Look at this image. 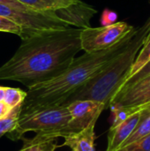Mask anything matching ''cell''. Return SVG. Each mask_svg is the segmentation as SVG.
I'll return each mask as SVG.
<instances>
[{"label":"cell","mask_w":150,"mask_h":151,"mask_svg":"<svg viewBox=\"0 0 150 151\" xmlns=\"http://www.w3.org/2000/svg\"><path fill=\"white\" fill-rule=\"evenodd\" d=\"M112 106L129 108L134 111L150 106V74L120 89L111 101L109 108Z\"/></svg>","instance_id":"ba28073f"},{"label":"cell","mask_w":150,"mask_h":151,"mask_svg":"<svg viewBox=\"0 0 150 151\" xmlns=\"http://www.w3.org/2000/svg\"><path fill=\"white\" fill-rule=\"evenodd\" d=\"M150 61V33L149 34L147 39L145 40L144 44L141 48L139 53L137 54V57L133 64V66L131 68L130 75L128 78L133 76L136 74L140 70H141ZM127 78V79H128Z\"/></svg>","instance_id":"4fadbf2b"},{"label":"cell","mask_w":150,"mask_h":151,"mask_svg":"<svg viewBox=\"0 0 150 151\" xmlns=\"http://www.w3.org/2000/svg\"><path fill=\"white\" fill-rule=\"evenodd\" d=\"M20 107L14 108L8 117L0 119V136L10 134L15 129L19 117Z\"/></svg>","instance_id":"2e32d148"},{"label":"cell","mask_w":150,"mask_h":151,"mask_svg":"<svg viewBox=\"0 0 150 151\" xmlns=\"http://www.w3.org/2000/svg\"><path fill=\"white\" fill-rule=\"evenodd\" d=\"M23 5L35 11H56L61 8L57 0H17Z\"/></svg>","instance_id":"9a60e30c"},{"label":"cell","mask_w":150,"mask_h":151,"mask_svg":"<svg viewBox=\"0 0 150 151\" xmlns=\"http://www.w3.org/2000/svg\"><path fill=\"white\" fill-rule=\"evenodd\" d=\"M34 138L37 142L35 151H55L57 148V144L54 142L55 140L50 137L37 134Z\"/></svg>","instance_id":"ac0fdd59"},{"label":"cell","mask_w":150,"mask_h":151,"mask_svg":"<svg viewBox=\"0 0 150 151\" xmlns=\"http://www.w3.org/2000/svg\"><path fill=\"white\" fill-rule=\"evenodd\" d=\"M0 15L4 16L18 24L22 33L21 40L37 34L71 27L55 14L54 11H35L32 9H16L0 4Z\"/></svg>","instance_id":"5b68a950"},{"label":"cell","mask_w":150,"mask_h":151,"mask_svg":"<svg viewBox=\"0 0 150 151\" xmlns=\"http://www.w3.org/2000/svg\"><path fill=\"white\" fill-rule=\"evenodd\" d=\"M81 29L45 31L23 39L13 56L0 66V81L29 88L62 73L81 50Z\"/></svg>","instance_id":"6da1fadb"},{"label":"cell","mask_w":150,"mask_h":151,"mask_svg":"<svg viewBox=\"0 0 150 151\" xmlns=\"http://www.w3.org/2000/svg\"><path fill=\"white\" fill-rule=\"evenodd\" d=\"M36 144H37V142H36L35 138H34L32 140H27L20 151H35Z\"/></svg>","instance_id":"cb8c5ba5"},{"label":"cell","mask_w":150,"mask_h":151,"mask_svg":"<svg viewBox=\"0 0 150 151\" xmlns=\"http://www.w3.org/2000/svg\"><path fill=\"white\" fill-rule=\"evenodd\" d=\"M116 151H150V134Z\"/></svg>","instance_id":"e0dca14e"},{"label":"cell","mask_w":150,"mask_h":151,"mask_svg":"<svg viewBox=\"0 0 150 151\" xmlns=\"http://www.w3.org/2000/svg\"><path fill=\"white\" fill-rule=\"evenodd\" d=\"M95 124H91L78 133L65 136L63 146L69 147L72 151H95Z\"/></svg>","instance_id":"8fae6325"},{"label":"cell","mask_w":150,"mask_h":151,"mask_svg":"<svg viewBox=\"0 0 150 151\" xmlns=\"http://www.w3.org/2000/svg\"><path fill=\"white\" fill-rule=\"evenodd\" d=\"M149 107V106L137 110L125 121L115 127L110 128L108 134V146L106 151H116L122 146V144L134 131Z\"/></svg>","instance_id":"30bf717a"},{"label":"cell","mask_w":150,"mask_h":151,"mask_svg":"<svg viewBox=\"0 0 150 151\" xmlns=\"http://www.w3.org/2000/svg\"><path fill=\"white\" fill-rule=\"evenodd\" d=\"M66 106L71 115L66 127L68 135L78 133L91 124H96L101 113L105 110L104 104L88 100L75 101Z\"/></svg>","instance_id":"52a82bcc"},{"label":"cell","mask_w":150,"mask_h":151,"mask_svg":"<svg viewBox=\"0 0 150 151\" xmlns=\"http://www.w3.org/2000/svg\"><path fill=\"white\" fill-rule=\"evenodd\" d=\"M149 33L150 18L141 27L136 29L125 49L71 95L63 105L75 101L88 100L104 104L105 109L109 108L111 101L129 77L137 54Z\"/></svg>","instance_id":"3957f363"},{"label":"cell","mask_w":150,"mask_h":151,"mask_svg":"<svg viewBox=\"0 0 150 151\" xmlns=\"http://www.w3.org/2000/svg\"><path fill=\"white\" fill-rule=\"evenodd\" d=\"M135 28L125 21H118L109 26L100 27H88L81 29L80 39L81 50L85 52H94L109 49Z\"/></svg>","instance_id":"8992f818"},{"label":"cell","mask_w":150,"mask_h":151,"mask_svg":"<svg viewBox=\"0 0 150 151\" xmlns=\"http://www.w3.org/2000/svg\"><path fill=\"white\" fill-rule=\"evenodd\" d=\"M149 74H150V61L141 69V70H140L136 74H134L133 76H132V77H130V78H128L125 82H124V84L122 85V87L119 88V90L120 89H122V88H127V87H129V86H131L132 84H133V83H135V82H137V81H139L140 80H141V79H143L144 77H146V76H148ZM118 90V91H119Z\"/></svg>","instance_id":"ffe728a7"},{"label":"cell","mask_w":150,"mask_h":151,"mask_svg":"<svg viewBox=\"0 0 150 151\" xmlns=\"http://www.w3.org/2000/svg\"><path fill=\"white\" fill-rule=\"evenodd\" d=\"M118 19V14L109 9H105L103 12L102 17H101V23L103 26H109L111 24L116 23Z\"/></svg>","instance_id":"44dd1931"},{"label":"cell","mask_w":150,"mask_h":151,"mask_svg":"<svg viewBox=\"0 0 150 151\" xmlns=\"http://www.w3.org/2000/svg\"><path fill=\"white\" fill-rule=\"evenodd\" d=\"M71 115L66 105L38 109L25 113H19L15 129L8 134L11 140L20 139L28 132H35L54 140L68 135L67 126Z\"/></svg>","instance_id":"277c9868"},{"label":"cell","mask_w":150,"mask_h":151,"mask_svg":"<svg viewBox=\"0 0 150 151\" xmlns=\"http://www.w3.org/2000/svg\"><path fill=\"white\" fill-rule=\"evenodd\" d=\"M12 110L13 109L8 106L4 102H0V119L8 117L11 113Z\"/></svg>","instance_id":"603a6c76"},{"label":"cell","mask_w":150,"mask_h":151,"mask_svg":"<svg viewBox=\"0 0 150 151\" xmlns=\"http://www.w3.org/2000/svg\"><path fill=\"white\" fill-rule=\"evenodd\" d=\"M0 4L10 6V7L16 8V9H31L29 7H27V6L23 5L22 4H20L17 0H0Z\"/></svg>","instance_id":"7402d4cb"},{"label":"cell","mask_w":150,"mask_h":151,"mask_svg":"<svg viewBox=\"0 0 150 151\" xmlns=\"http://www.w3.org/2000/svg\"><path fill=\"white\" fill-rule=\"evenodd\" d=\"M4 91H5V87L0 86V102L4 101Z\"/></svg>","instance_id":"484cf974"},{"label":"cell","mask_w":150,"mask_h":151,"mask_svg":"<svg viewBox=\"0 0 150 151\" xmlns=\"http://www.w3.org/2000/svg\"><path fill=\"white\" fill-rule=\"evenodd\" d=\"M135 31L136 28L109 49L85 52L82 56L75 58L70 65L57 77L27 88V96L21 104L19 113L63 105L71 95L125 49Z\"/></svg>","instance_id":"7a4b0ae2"},{"label":"cell","mask_w":150,"mask_h":151,"mask_svg":"<svg viewBox=\"0 0 150 151\" xmlns=\"http://www.w3.org/2000/svg\"><path fill=\"white\" fill-rule=\"evenodd\" d=\"M57 1L60 4L61 8H62V7H65V6L68 5V4H71L74 3L76 0H57Z\"/></svg>","instance_id":"d4e9b609"},{"label":"cell","mask_w":150,"mask_h":151,"mask_svg":"<svg viewBox=\"0 0 150 151\" xmlns=\"http://www.w3.org/2000/svg\"><path fill=\"white\" fill-rule=\"evenodd\" d=\"M0 32L11 33L20 36L22 29L18 24L13 22L11 19L0 15Z\"/></svg>","instance_id":"d6986e66"},{"label":"cell","mask_w":150,"mask_h":151,"mask_svg":"<svg viewBox=\"0 0 150 151\" xmlns=\"http://www.w3.org/2000/svg\"><path fill=\"white\" fill-rule=\"evenodd\" d=\"M149 134H150V106L146 110L143 117L141 118V121L139 122L134 131L132 133V134L127 138V140L122 144V146L119 149L127 146Z\"/></svg>","instance_id":"7c38bea8"},{"label":"cell","mask_w":150,"mask_h":151,"mask_svg":"<svg viewBox=\"0 0 150 151\" xmlns=\"http://www.w3.org/2000/svg\"><path fill=\"white\" fill-rule=\"evenodd\" d=\"M54 12L60 20L70 27L80 29L90 27V20L97 13L94 7L80 0H76L74 3Z\"/></svg>","instance_id":"9c48e42d"},{"label":"cell","mask_w":150,"mask_h":151,"mask_svg":"<svg viewBox=\"0 0 150 151\" xmlns=\"http://www.w3.org/2000/svg\"><path fill=\"white\" fill-rule=\"evenodd\" d=\"M26 96H27V92L19 88L5 87L4 98L3 102H4L11 109H14L21 106Z\"/></svg>","instance_id":"5bb4252c"}]
</instances>
